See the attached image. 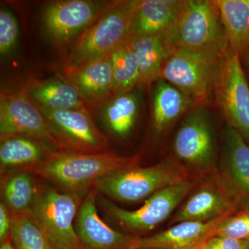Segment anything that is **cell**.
Segmentation results:
<instances>
[{
	"mask_svg": "<svg viewBox=\"0 0 249 249\" xmlns=\"http://www.w3.org/2000/svg\"><path fill=\"white\" fill-rule=\"evenodd\" d=\"M140 156L114 152L85 153L71 150L52 152L40 164L28 171L48 180L65 191L78 192L119 170L137 165Z\"/></svg>",
	"mask_w": 249,
	"mask_h": 249,
	"instance_id": "6da1fadb",
	"label": "cell"
},
{
	"mask_svg": "<svg viewBox=\"0 0 249 249\" xmlns=\"http://www.w3.org/2000/svg\"><path fill=\"white\" fill-rule=\"evenodd\" d=\"M163 34L173 49L220 58L229 47L215 0H184L175 22Z\"/></svg>",
	"mask_w": 249,
	"mask_h": 249,
	"instance_id": "7a4b0ae2",
	"label": "cell"
},
{
	"mask_svg": "<svg viewBox=\"0 0 249 249\" xmlns=\"http://www.w3.org/2000/svg\"><path fill=\"white\" fill-rule=\"evenodd\" d=\"M138 0L111 1L97 19L82 33L63 65L78 67L101 60L130 37L132 15Z\"/></svg>",
	"mask_w": 249,
	"mask_h": 249,
	"instance_id": "3957f363",
	"label": "cell"
},
{
	"mask_svg": "<svg viewBox=\"0 0 249 249\" xmlns=\"http://www.w3.org/2000/svg\"><path fill=\"white\" fill-rule=\"evenodd\" d=\"M190 181L189 173L178 160H165L147 167H129L108 175L93 184L105 196L123 202L146 199L167 187Z\"/></svg>",
	"mask_w": 249,
	"mask_h": 249,
	"instance_id": "277c9868",
	"label": "cell"
},
{
	"mask_svg": "<svg viewBox=\"0 0 249 249\" xmlns=\"http://www.w3.org/2000/svg\"><path fill=\"white\" fill-rule=\"evenodd\" d=\"M78 192H60L42 187L29 216L43 232L52 249H81L75 230L80 208Z\"/></svg>",
	"mask_w": 249,
	"mask_h": 249,
	"instance_id": "5b68a950",
	"label": "cell"
},
{
	"mask_svg": "<svg viewBox=\"0 0 249 249\" xmlns=\"http://www.w3.org/2000/svg\"><path fill=\"white\" fill-rule=\"evenodd\" d=\"M173 149L178 161L187 171L206 177L217 171L213 127L204 107L192 109L185 118L174 139Z\"/></svg>",
	"mask_w": 249,
	"mask_h": 249,
	"instance_id": "8992f818",
	"label": "cell"
},
{
	"mask_svg": "<svg viewBox=\"0 0 249 249\" xmlns=\"http://www.w3.org/2000/svg\"><path fill=\"white\" fill-rule=\"evenodd\" d=\"M214 92L227 124L249 144V85L240 54L229 47L219 60Z\"/></svg>",
	"mask_w": 249,
	"mask_h": 249,
	"instance_id": "52a82bcc",
	"label": "cell"
},
{
	"mask_svg": "<svg viewBox=\"0 0 249 249\" xmlns=\"http://www.w3.org/2000/svg\"><path fill=\"white\" fill-rule=\"evenodd\" d=\"M220 58L188 49H173L162 67L160 79L173 85L196 103L204 102L214 91Z\"/></svg>",
	"mask_w": 249,
	"mask_h": 249,
	"instance_id": "ba28073f",
	"label": "cell"
},
{
	"mask_svg": "<svg viewBox=\"0 0 249 249\" xmlns=\"http://www.w3.org/2000/svg\"><path fill=\"white\" fill-rule=\"evenodd\" d=\"M111 1L59 0L42 11L44 35L53 45L64 46L78 38L110 4Z\"/></svg>",
	"mask_w": 249,
	"mask_h": 249,
	"instance_id": "9c48e42d",
	"label": "cell"
},
{
	"mask_svg": "<svg viewBox=\"0 0 249 249\" xmlns=\"http://www.w3.org/2000/svg\"><path fill=\"white\" fill-rule=\"evenodd\" d=\"M37 107L61 150L85 153L108 152V139L93 122L89 110H51Z\"/></svg>",
	"mask_w": 249,
	"mask_h": 249,
	"instance_id": "30bf717a",
	"label": "cell"
},
{
	"mask_svg": "<svg viewBox=\"0 0 249 249\" xmlns=\"http://www.w3.org/2000/svg\"><path fill=\"white\" fill-rule=\"evenodd\" d=\"M194 184L191 181L178 183L157 192L139 209L129 211L105 201L106 212L126 230L134 232L150 231L165 221L181 201L191 193Z\"/></svg>",
	"mask_w": 249,
	"mask_h": 249,
	"instance_id": "8fae6325",
	"label": "cell"
},
{
	"mask_svg": "<svg viewBox=\"0 0 249 249\" xmlns=\"http://www.w3.org/2000/svg\"><path fill=\"white\" fill-rule=\"evenodd\" d=\"M12 135L37 139L61 150L42 112L24 88L3 89L0 92V138Z\"/></svg>",
	"mask_w": 249,
	"mask_h": 249,
	"instance_id": "7c38bea8",
	"label": "cell"
},
{
	"mask_svg": "<svg viewBox=\"0 0 249 249\" xmlns=\"http://www.w3.org/2000/svg\"><path fill=\"white\" fill-rule=\"evenodd\" d=\"M241 209L217 171L206 177L204 182L191 193L172 219V224L195 221L209 222L231 214Z\"/></svg>",
	"mask_w": 249,
	"mask_h": 249,
	"instance_id": "4fadbf2b",
	"label": "cell"
},
{
	"mask_svg": "<svg viewBox=\"0 0 249 249\" xmlns=\"http://www.w3.org/2000/svg\"><path fill=\"white\" fill-rule=\"evenodd\" d=\"M217 173L241 209H249V144L228 124Z\"/></svg>",
	"mask_w": 249,
	"mask_h": 249,
	"instance_id": "5bb4252c",
	"label": "cell"
},
{
	"mask_svg": "<svg viewBox=\"0 0 249 249\" xmlns=\"http://www.w3.org/2000/svg\"><path fill=\"white\" fill-rule=\"evenodd\" d=\"M58 77L74 87L89 107H102L114 96L109 55L81 66L62 65Z\"/></svg>",
	"mask_w": 249,
	"mask_h": 249,
	"instance_id": "9a60e30c",
	"label": "cell"
},
{
	"mask_svg": "<svg viewBox=\"0 0 249 249\" xmlns=\"http://www.w3.org/2000/svg\"><path fill=\"white\" fill-rule=\"evenodd\" d=\"M96 193L90 191L80 205L75 230L81 249H134L137 236L111 229L98 214Z\"/></svg>",
	"mask_w": 249,
	"mask_h": 249,
	"instance_id": "2e32d148",
	"label": "cell"
},
{
	"mask_svg": "<svg viewBox=\"0 0 249 249\" xmlns=\"http://www.w3.org/2000/svg\"><path fill=\"white\" fill-rule=\"evenodd\" d=\"M217 218L209 222L185 221L177 223L170 229L155 235L136 237L134 249L152 247L161 249H203L205 244L217 233L223 221L230 216Z\"/></svg>",
	"mask_w": 249,
	"mask_h": 249,
	"instance_id": "e0dca14e",
	"label": "cell"
},
{
	"mask_svg": "<svg viewBox=\"0 0 249 249\" xmlns=\"http://www.w3.org/2000/svg\"><path fill=\"white\" fill-rule=\"evenodd\" d=\"M56 149L45 142L24 135L0 138L1 174L30 170L44 161Z\"/></svg>",
	"mask_w": 249,
	"mask_h": 249,
	"instance_id": "ac0fdd59",
	"label": "cell"
},
{
	"mask_svg": "<svg viewBox=\"0 0 249 249\" xmlns=\"http://www.w3.org/2000/svg\"><path fill=\"white\" fill-rule=\"evenodd\" d=\"M24 91L38 107L51 109L89 110V106L74 87L57 77L28 82Z\"/></svg>",
	"mask_w": 249,
	"mask_h": 249,
	"instance_id": "d6986e66",
	"label": "cell"
},
{
	"mask_svg": "<svg viewBox=\"0 0 249 249\" xmlns=\"http://www.w3.org/2000/svg\"><path fill=\"white\" fill-rule=\"evenodd\" d=\"M183 1L138 0L131 20L130 36L155 35L164 33L178 17Z\"/></svg>",
	"mask_w": 249,
	"mask_h": 249,
	"instance_id": "ffe728a7",
	"label": "cell"
},
{
	"mask_svg": "<svg viewBox=\"0 0 249 249\" xmlns=\"http://www.w3.org/2000/svg\"><path fill=\"white\" fill-rule=\"evenodd\" d=\"M195 104L193 98L166 80H157L152 98V124L156 133H164Z\"/></svg>",
	"mask_w": 249,
	"mask_h": 249,
	"instance_id": "44dd1931",
	"label": "cell"
},
{
	"mask_svg": "<svg viewBox=\"0 0 249 249\" xmlns=\"http://www.w3.org/2000/svg\"><path fill=\"white\" fill-rule=\"evenodd\" d=\"M34 175L28 170H14L1 175V201L13 215H29L35 206L42 186Z\"/></svg>",
	"mask_w": 249,
	"mask_h": 249,
	"instance_id": "7402d4cb",
	"label": "cell"
},
{
	"mask_svg": "<svg viewBox=\"0 0 249 249\" xmlns=\"http://www.w3.org/2000/svg\"><path fill=\"white\" fill-rule=\"evenodd\" d=\"M131 44L138 58L139 85L147 86L160 79V70L173 49L163 33L155 35L130 36Z\"/></svg>",
	"mask_w": 249,
	"mask_h": 249,
	"instance_id": "603a6c76",
	"label": "cell"
},
{
	"mask_svg": "<svg viewBox=\"0 0 249 249\" xmlns=\"http://www.w3.org/2000/svg\"><path fill=\"white\" fill-rule=\"evenodd\" d=\"M139 106L135 91L117 95L100 107L101 121L109 133L118 138H125L135 126Z\"/></svg>",
	"mask_w": 249,
	"mask_h": 249,
	"instance_id": "cb8c5ba5",
	"label": "cell"
},
{
	"mask_svg": "<svg viewBox=\"0 0 249 249\" xmlns=\"http://www.w3.org/2000/svg\"><path fill=\"white\" fill-rule=\"evenodd\" d=\"M229 46L236 53L249 49V0H215Z\"/></svg>",
	"mask_w": 249,
	"mask_h": 249,
	"instance_id": "d4e9b609",
	"label": "cell"
},
{
	"mask_svg": "<svg viewBox=\"0 0 249 249\" xmlns=\"http://www.w3.org/2000/svg\"><path fill=\"white\" fill-rule=\"evenodd\" d=\"M114 79V94L130 92L139 85L140 71L138 58L129 37L109 54Z\"/></svg>",
	"mask_w": 249,
	"mask_h": 249,
	"instance_id": "484cf974",
	"label": "cell"
},
{
	"mask_svg": "<svg viewBox=\"0 0 249 249\" xmlns=\"http://www.w3.org/2000/svg\"><path fill=\"white\" fill-rule=\"evenodd\" d=\"M11 239L17 249H52L43 232L28 214H12Z\"/></svg>",
	"mask_w": 249,
	"mask_h": 249,
	"instance_id": "4316f807",
	"label": "cell"
},
{
	"mask_svg": "<svg viewBox=\"0 0 249 249\" xmlns=\"http://www.w3.org/2000/svg\"><path fill=\"white\" fill-rule=\"evenodd\" d=\"M216 235L249 240V209L238 210L226 218L218 228Z\"/></svg>",
	"mask_w": 249,
	"mask_h": 249,
	"instance_id": "83f0119b",
	"label": "cell"
},
{
	"mask_svg": "<svg viewBox=\"0 0 249 249\" xmlns=\"http://www.w3.org/2000/svg\"><path fill=\"white\" fill-rule=\"evenodd\" d=\"M19 28L17 19L9 10H0V53L1 56L12 53L17 46Z\"/></svg>",
	"mask_w": 249,
	"mask_h": 249,
	"instance_id": "f1b7e54d",
	"label": "cell"
},
{
	"mask_svg": "<svg viewBox=\"0 0 249 249\" xmlns=\"http://www.w3.org/2000/svg\"><path fill=\"white\" fill-rule=\"evenodd\" d=\"M203 249H249V240L215 235L206 242Z\"/></svg>",
	"mask_w": 249,
	"mask_h": 249,
	"instance_id": "f546056e",
	"label": "cell"
},
{
	"mask_svg": "<svg viewBox=\"0 0 249 249\" xmlns=\"http://www.w3.org/2000/svg\"><path fill=\"white\" fill-rule=\"evenodd\" d=\"M12 214L4 203H0V241L1 242L11 240V231Z\"/></svg>",
	"mask_w": 249,
	"mask_h": 249,
	"instance_id": "4dcf8cb0",
	"label": "cell"
},
{
	"mask_svg": "<svg viewBox=\"0 0 249 249\" xmlns=\"http://www.w3.org/2000/svg\"><path fill=\"white\" fill-rule=\"evenodd\" d=\"M0 249H17L15 247V246L13 245L11 240L5 241V242H1V247Z\"/></svg>",
	"mask_w": 249,
	"mask_h": 249,
	"instance_id": "1f68e13d",
	"label": "cell"
},
{
	"mask_svg": "<svg viewBox=\"0 0 249 249\" xmlns=\"http://www.w3.org/2000/svg\"><path fill=\"white\" fill-rule=\"evenodd\" d=\"M247 65L249 70V49L247 52Z\"/></svg>",
	"mask_w": 249,
	"mask_h": 249,
	"instance_id": "d6a6232c",
	"label": "cell"
},
{
	"mask_svg": "<svg viewBox=\"0 0 249 249\" xmlns=\"http://www.w3.org/2000/svg\"><path fill=\"white\" fill-rule=\"evenodd\" d=\"M161 249L152 248V247H143V248H137V249Z\"/></svg>",
	"mask_w": 249,
	"mask_h": 249,
	"instance_id": "836d02e7",
	"label": "cell"
}]
</instances>
